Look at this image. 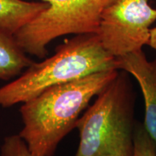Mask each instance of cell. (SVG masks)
I'll return each mask as SVG.
<instances>
[{
	"label": "cell",
	"instance_id": "1",
	"mask_svg": "<svg viewBox=\"0 0 156 156\" xmlns=\"http://www.w3.org/2000/svg\"><path fill=\"white\" fill-rule=\"evenodd\" d=\"M119 69L102 71L51 87L23 103L19 135L34 156H54L60 142L75 128L83 111L114 79Z\"/></svg>",
	"mask_w": 156,
	"mask_h": 156
},
{
	"label": "cell",
	"instance_id": "2",
	"mask_svg": "<svg viewBox=\"0 0 156 156\" xmlns=\"http://www.w3.org/2000/svg\"><path fill=\"white\" fill-rule=\"evenodd\" d=\"M114 69L116 58L103 47L98 35H76L58 46L53 56L34 62L17 79L0 87V106L23 103L51 87Z\"/></svg>",
	"mask_w": 156,
	"mask_h": 156
},
{
	"label": "cell",
	"instance_id": "3",
	"mask_svg": "<svg viewBox=\"0 0 156 156\" xmlns=\"http://www.w3.org/2000/svg\"><path fill=\"white\" fill-rule=\"evenodd\" d=\"M127 74L119 70L77 120L75 156H132L135 95Z\"/></svg>",
	"mask_w": 156,
	"mask_h": 156
},
{
	"label": "cell",
	"instance_id": "4",
	"mask_svg": "<svg viewBox=\"0 0 156 156\" xmlns=\"http://www.w3.org/2000/svg\"><path fill=\"white\" fill-rule=\"evenodd\" d=\"M48 5L14 35L26 54L44 58L47 46L65 35L98 34L101 15L114 0H42Z\"/></svg>",
	"mask_w": 156,
	"mask_h": 156
},
{
	"label": "cell",
	"instance_id": "5",
	"mask_svg": "<svg viewBox=\"0 0 156 156\" xmlns=\"http://www.w3.org/2000/svg\"><path fill=\"white\" fill-rule=\"evenodd\" d=\"M149 0H114L101 15L98 35L115 57L141 50L147 45L156 9Z\"/></svg>",
	"mask_w": 156,
	"mask_h": 156
},
{
	"label": "cell",
	"instance_id": "6",
	"mask_svg": "<svg viewBox=\"0 0 156 156\" xmlns=\"http://www.w3.org/2000/svg\"><path fill=\"white\" fill-rule=\"evenodd\" d=\"M116 58V69L133 76L139 83L145 101L146 131L156 143V58L148 61L142 49Z\"/></svg>",
	"mask_w": 156,
	"mask_h": 156
},
{
	"label": "cell",
	"instance_id": "7",
	"mask_svg": "<svg viewBox=\"0 0 156 156\" xmlns=\"http://www.w3.org/2000/svg\"><path fill=\"white\" fill-rule=\"evenodd\" d=\"M48 6L45 2L0 0V30L14 36Z\"/></svg>",
	"mask_w": 156,
	"mask_h": 156
},
{
	"label": "cell",
	"instance_id": "8",
	"mask_svg": "<svg viewBox=\"0 0 156 156\" xmlns=\"http://www.w3.org/2000/svg\"><path fill=\"white\" fill-rule=\"evenodd\" d=\"M33 63L15 36L0 30V80H8L20 75Z\"/></svg>",
	"mask_w": 156,
	"mask_h": 156
},
{
	"label": "cell",
	"instance_id": "9",
	"mask_svg": "<svg viewBox=\"0 0 156 156\" xmlns=\"http://www.w3.org/2000/svg\"><path fill=\"white\" fill-rule=\"evenodd\" d=\"M132 156H156V143L146 131L143 124L135 122Z\"/></svg>",
	"mask_w": 156,
	"mask_h": 156
},
{
	"label": "cell",
	"instance_id": "10",
	"mask_svg": "<svg viewBox=\"0 0 156 156\" xmlns=\"http://www.w3.org/2000/svg\"><path fill=\"white\" fill-rule=\"evenodd\" d=\"M0 156H34L18 134L7 136L2 145Z\"/></svg>",
	"mask_w": 156,
	"mask_h": 156
},
{
	"label": "cell",
	"instance_id": "11",
	"mask_svg": "<svg viewBox=\"0 0 156 156\" xmlns=\"http://www.w3.org/2000/svg\"><path fill=\"white\" fill-rule=\"evenodd\" d=\"M147 45L156 51V27L151 28L149 39H148Z\"/></svg>",
	"mask_w": 156,
	"mask_h": 156
}]
</instances>
